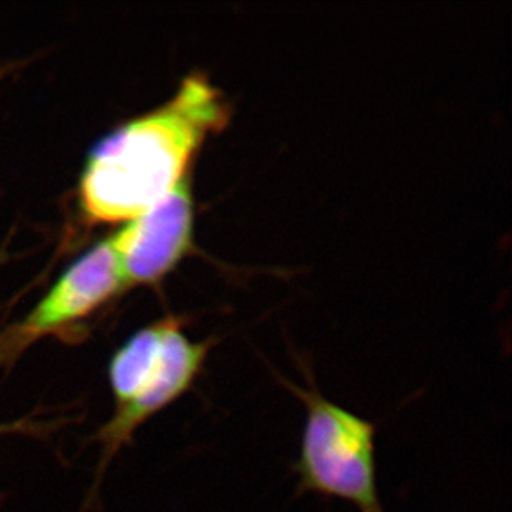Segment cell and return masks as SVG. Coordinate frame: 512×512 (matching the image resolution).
Masks as SVG:
<instances>
[{
    "label": "cell",
    "instance_id": "obj_3",
    "mask_svg": "<svg viewBox=\"0 0 512 512\" xmlns=\"http://www.w3.org/2000/svg\"><path fill=\"white\" fill-rule=\"evenodd\" d=\"M121 291L110 237L77 259L25 318L0 332V369H12L40 340L73 328Z\"/></svg>",
    "mask_w": 512,
    "mask_h": 512
},
{
    "label": "cell",
    "instance_id": "obj_5",
    "mask_svg": "<svg viewBox=\"0 0 512 512\" xmlns=\"http://www.w3.org/2000/svg\"><path fill=\"white\" fill-rule=\"evenodd\" d=\"M214 345V339L191 340L185 335L183 326L175 330L156 373L148 377L127 402L114 407L110 419L93 437L101 447L99 477L146 421L194 386Z\"/></svg>",
    "mask_w": 512,
    "mask_h": 512
},
{
    "label": "cell",
    "instance_id": "obj_1",
    "mask_svg": "<svg viewBox=\"0 0 512 512\" xmlns=\"http://www.w3.org/2000/svg\"><path fill=\"white\" fill-rule=\"evenodd\" d=\"M229 119L228 101L205 74L185 77L170 100L94 148L80 178L86 217L106 224L133 220L187 178L202 144Z\"/></svg>",
    "mask_w": 512,
    "mask_h": 512
},
{
    "label": "cell",
    "instance_id": "obj_6",
    "mask_svg": "<svg viewBox=\"0 0 512 512\" xmlns=\"http://www.w3.org/2000/svg\"><path fill=\"white\" fill-rule=\"evenodd\" d=\"M52 427V423H42V421L32 419L3 421V423H0V436H9V434L46 433V431L52 429Z\"/></svg>",
    "mask_w": 512,
    "mask_h": 512
},
{
    "label": "cell",
    "instance_id": "obj_2",
    "mask_svg": "<svg viewBox=\"0 0 512 512\" xmlns=\"http://www.w3.org/2000/svg\"><path fill=\"white\" fill-rule=\"evenodd\" d=\"M301 365L305 387L278 377L306 409L295 464L299 493L340 498L359 512H384L377 490L375 424L326 399L308 366Z\"/></svg>",
    "mask_w": 512,
    "mask_h": 512
},
{
    "label": "cell",
    "instance_id": "obj_4",
    "mask_svg": "<svg viewBox=\"0 0 512 512\" xmlns=\"http://www.w3.org/2000/svg\"><path fill=\"white\" fill-rule=\"evenodd\" d=\"M192 234L194 204L187 177L111 235L123 291L161 281L192 248Z\"/></svg>",
    "mask_w": 512,
    "mask_h": 512
}]
</instances>
